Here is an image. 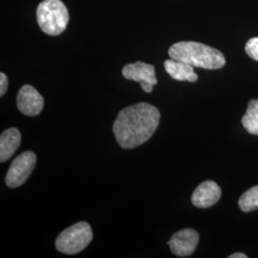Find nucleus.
<instances>
[{
    "instance_id": "nucleus-1",
    "label": "nucleus",
    "mask_w": 258,
    "mask_h": 258,
    "mask_svg": "<svg viewBox=\"0 0 258 258\" xmlns=\"http://www.w3.org/2000/svg\"><path fill=\"white\" fill-rule=\"evenodd\" d=\"M160 118V111L148 102H139L123 108L113 124L118 144L124 149L145 144L156 131Z\"/></svg>"
},
{
    "instance_id": "nucleus-2",
    "label": "nucleus",
    "mask_w": 258,
    "mask_h": 258,
    "mask_svg": "<svg viewBox=\"0 0 258 258\" xmlns=\"http://www.w3.org/2000/svg\"><path fill=\"white\" fill-rule=\"evenodd\" d=\"M170 58L203 69H220L226 64V58L220 51L196 41H180L168 50Z\"/></svg>"
},
{
    "instance_id": "nucleus-3",
    "label": "nucleus",
    "mask_w": 258,
    "mask_h": 258,
    "mask_svg": "<svg viewBox=\"0 0 258 258\" xmlns=\"http://www.w3.org/2000/svg\"><path fill=\"white\" fill-rule=\"evenodd\" d=\"M39 28L49 36H58L67 27L69 12L61 0H43L37 9Z\"/></svg>"
},
{
    "instance_id": "nucleus-4",
    "label": "nucleus",
    "mask_w": 258,
    "mask_h": 258,
    "mask_svg": "<svg viewBox=\"0 0 258 258\" xmlns=\"http://www.w3.org/2000/svg\"><path fill=\"white\" fill-rule=\"evenodd\" d=\"M93 238L91 227L79 222L62 231L55 240V248L65 254H76L85 249Z\"/></svg>"
},
{
    "instance_id": "nucleus-5",
    "label": "nucleus",
    "mask_w": 258,
    "mask_h": 258,
    "mask_svg": "<svg viewBox=\"0 0 258 258\" xmlns=\"http://www.w3.org/2000/svg\"><path fill=\"white\" fill-rule=\"evenodd\" d=\"M37 163V155L32 151H25L17 157L6 174V184L9 187H18L24 184L33 172Z\"/></svg>"
},
{
    "instance_id": "nucleus-6",
    "label": "nucleus",
    "mask_w": 258,
    "mask_h": 258,
    "mask_svg": "<svg viewBox=\"0 0 258 258\" xmlns=\"http://www.w3.org/2000/svg\"><path fill=\"white\" fill-rule=\"evenodd\" d=\"M121 73L124 79L140 83L142 89L145 92H152L153 87L158 83L155 75V67L142 61L125 65L122 68Z\"/></svg>"
},
{
    "instance_id": "nucleus-7",
    "label": "nucleus",
    "mask_w": 258,
    "mask_h": 258,
    "mask_svg": "<svg viewBox=\"0 0 258 258\" xmlns=\"http://www.w3.org/2000/svg\"><path fill=\"white\" fill-rule=\"evenodd\" d=\"M199 242V234L191 229L177 231L167 242L173 254L180 257L189 256L194 253Z\"/></svg>"
},
{
    "instance_id": "nucleus-8",
    "label": "nucleus",
    "mask_w": 258,
    "mask_h": 258,
    "mask_svg": "<svg viewBox=\"0 0 258 258\" xmlns=\"http://www.w3.org/2000/svg\"><path fill=\"white\" fill-rule=\"evenodd\" d=\"M17 103L18 108L22 114L33 117L42 111L44 100L35 87L26 84L19 89Z\"/></svg>"
},
{
    "instance_id": "nucleus-9",
    "label": "nucleus",
    "mask_w": 258,
    "mask_h": 258,
    "mask_svg": "<svg viewBox=\"0 0 258 258\" xmlns=\"http://www.w3.org/2000/svg\"><path fill=\"white\" fill-rule=\"evenodd\" d=\"M221 197V188L213 181H205L199 184L191 196L195 207L207 209L217 203Z\"/></svg>"
},
{
    "instance_id": "nucleus-10",
    "label": "nucleus",
    "mask_w": 258,
    "mask_h": 258,
    "mask_svg": "<svg viewBox=\"0 0 258 258\" xmlns=\"http://www.w3.org/2000/svg\"><path fill=\"white\" fill-rule=\"evenodd\" d=\"M166 73L176 81H186L189 83H194L198 80V76L194 72L192 65L185 63L184 61L167 59L164 63Z\"/></svg>"
},
{
    "instance_id": "nucleus-11",
    "label": "nucleus",
    "mask_w": 258,
    "mask_h": 258,
    "mask_svg": "<svg viewBox=\"0 0 258 258\" xmlns=\"http://www.w3.org/2000/svg\"><path fill=\"white\" fill-rule=\"evenodd\" d=\"M20 132L18 128L12 127L1 133L0 136V161L6 162L17 151L20 145Z\"/></svg>"
},
{
    "instance_id": "nucleus-12",
    "label": "nucleus",
    "mask_w": 258,
    "mask_h": 258,
    "mask_svg": "<svg viewBox=\"0 0 258 258\" xmlns=\"http://www.w3.org/2000/svg\"><path fill=\"white\" fill-rule=\"evenodd\" d=\"M242 124L250 134L258 135V100H251L242 117Z\"/></svg>"
},
{
    "instance_id": "nucleus-13",
    "label": "nucleus",
    "mask_w": 258,
    "mask_h": 258,
    "mask_svg": "<svg viewBox=\"0 0 258 258\" xmlns=\"http://www.w3.org/2000/svg\"><path fill=\"white\" fill-rule=\"evenodd\" d=\"M239 208L245 212H252L258 209V185L248 189L240 197Z\"/></svg>"
},
{
    "instance_id": "nucleus-14",
    "label": "nucleus",
    "mask_w": 258,
    "mask_h": 258,
    "mask_svg": "<svg viewBox=\"0 0 258 258\" xmlns=\"http://www.w3.org/2000/svg\"><path fill=\"white\" fill-rule=\"evenodd\" d=\"M245 51L250 58L258 61V37L249 38L246 43Z\"/></svg>"
},
{
    "instance_id": "nucleus-15",
    "label": "nucleus",
    "mask_w": 258,
    "mask_h": 258,
    "mask_svg": "<svg viewBox=\"0 0 258 258\" xmlns=\"http://www.w3.org/2000/svg\"><path fill=\"white\" fill-rule=\"evenodd\" d=\"M8 78L4 73H0V96H4V94L7 92L8 89Z\"/></svg>"
},
{
    "instance_id": "nucleus-16",
    "label": "nucleus",
    "mask_w": 258,
    "mask_h": 258,
    "mask_svg": "<svg viewBox=\"0 0 258 258\" xmlns=\"http://www.w3.org/2000/svg\"><path fill=\"white\" fill-rule=\"evenodd\" d=\"M248 256L242 252H236V253H233L229 256V258H247Z\"/></svg>"
}]
</instances>
